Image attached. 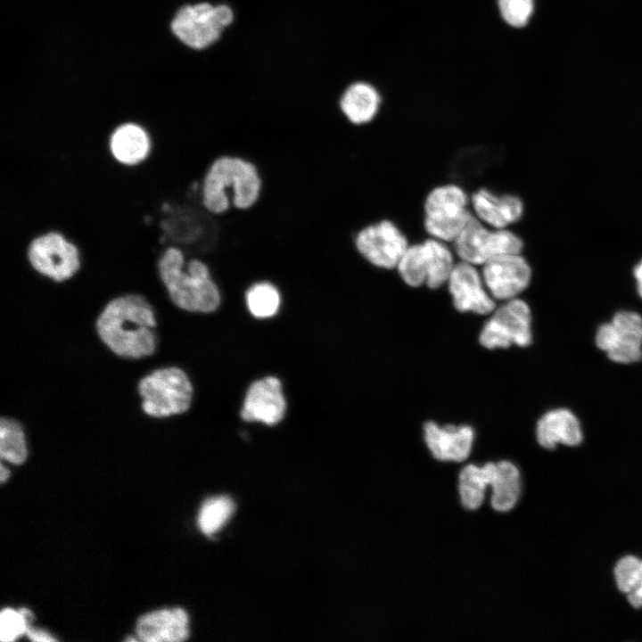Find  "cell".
Returning <instances> with one entry per match:
<instances>
[{
    "mask_svg": "<svg viewBox=\"0 0 642 642\" xmlns=\"http://www.w3.org/2000/svg\"><path fill=\"white\" fill-rule=\"evenodd\" d=\"M95 329L102 343L117 357L139 360L157 350L156 313L142 292L113 295L96 317Z\"/></svg>",
    "mask_w": 642,
    "mask_h": 642,
    "instance_id": "cell-1",
    "label": "cell"
},
{
    "mask_svg": "<svg viewBox=\"0 0 642 642\" xmlns=\"http://www.w3.org/2000/svg\"><path fill=\"white\" fill-rule=\"evenodd\" d=\"M157 271L165 294L180 309L210 313L219 306L218 284L202 259H185L180 249L169 246L159 258Z\"/></svg>",
    "mask_w": 642,
    "mask_h": 642,
    "instance_id": "cell-2",
    "label": "cell"
},
{
    "mask_svg": "<svg viewBox=\"0 0 642 642\" xmlns=\"http://www.w3.org/2000/svg\"><path fill=\"white\" fill-rule=\"evenodd\" d=\"M261 188V176L253 162L223 155L210 164L204 176L202 203L214 214L226 211L231 204L246 210L256 203Z\"/></svg>",
    "mask_w": 642,
    "mask_h": 642,
    "instance_id": "cell-3",
    "label": "cell"
},
{
    "mask_svg": "<svg viewBox=\"0 0 642 642\" xmlns=\"http://www.w3.org/2000/svg\"><path fill=\"white\" fill-rule=\"evenodd\" d=\"M421 205L424 232L450 244L473 217L470 194L457 183L433 185L425 193Z\"/></svg>",
    "mask_w": 642,
    "mask_h": 642,
    "instance_id": "cell-4",
    "label": "cell"
},
{
    "mask_svg": "<svg viewBox=\"0 0 642 642\" xmlns=\"http://www.w3.org/2000/svg\"><path fill=\"white\" fill-rule=\"evenodd\" d=\"M136 391L142 411L154 419L185 413L193 394L189 376L177 366H161L147 373L138 381Z\"/></svg>",
    "mask_w": 642,
    "mask_h": 642,
    "instance_id": "cell-5",
    "label": "cell"
},
{
    "mask_svg": "<svg viewBox=\"0 0 642 642\" xmlns=\"http://www.w3.org/2000/svg\"><path fill=\"white\" fill-rule=\"evenodd\" d=\"M449 244L429 236L410 243L396 268L401 280L413 288L425 285L436 290L447 284L457 263Z\"/></svg>",
    "mask_w": 642,
    "mask_h": 642,
    "instance_id": "cell-6",
    "label": "cell"
},
{
    "mask_svg": "<svg viewBox=\"0 0 642 642\" xmlns=\"http://www.w3.org/2000/svg\"><path fill=\"white\" fill-rule=\"evenodd\" d=\"M235 20V10L228 4L202 2L181 7L173 18L171 29L188 47L203 50L219 42Z\"/></svg>",
    "mask_w": 642,
    "mask_h": 642,
    "instance_id": "cell-7",
    "label": "cell"
},
{
    "mask_svg": "<svg viewBox=\"0 0 642 642\" xmlns=\"http://www.w3.org/2000/svg\"><path fill=\"white\" fill-rule=\"evenodd\" d=\"M451 247L458 260L478 267L497 256L522 253L524 243L514 231L490 227L473 215Z\"/></svg>",
    "mask_w": 642,
    "mask_h": 642,
    "instance_id": "cell-8",
    "label": "cell"
},
{
    "mask_svg": "<svg viewBox=\"0 0 642 642\" xmlns=\"http://www.w3.org/2000/svg\"><path fill=\"white\" fill-rule=\"evenodd\" d=\"M28 259L40 276L62 284L73 278L81 267L77 245L56 231L35 237L28 247Z\"/></svg>",
    "mask_w": 642,
    "mask_h": 642,
    "instance_id": "cell-9",
    "label": "cell"
},
{
    "mask_svg": "<svg viewBox=\"0 0 642 642\" xmlns=\"http://www.w3.org/2000/svg\"><path fill=\"white\" fill-rule=\"evenodd\" d=\"M358 254L373 268L396 269L409 245L407 234L391 218H383L360 228L354 239Z\"/></svg>",
    "mask_w": 642,
    "mask_h": 642,
    "instance_id": "cell-10",
    "label": "cell"
},
{
    "mask_svg": "<svg viewBox=\"0 0 642 642\" xmlns=\"http://www.w3.org/2000/svg\"><path fill=\"white\" fill-rule=\"evenodd\" d=\"M532 341L531 312L527 302L514 298L504 301L484 324L479 342L486 349L526 347Z\"/></svg>",
    "mask_w": 642,
    "mask_h": 642,
    "instance_id": "cell-11",
    "label": "cell"
},
{
    "mask_svg": "<svg viewBox=\"0 0 642 642\" xmlns=\"http://www.w3.org/2000/svg\"><path fill=\"white\" fill-rule=\"evenodd\" d=\"M596 344L617 363L630 364L642 357V317L629 310L617 312L597 331Z\"/></svg>",
    "mask_w": 642,
    "mask_h": 642,
    "instance_id": "cell-12",
    "label": "cell"
},
{
    "mask_svg": "<svg viewBox=\"0 0 642 642\" xmlns=\"http://www.w3.org/2000/svg\"><path fill=\"white\" fill-rule=\"evenodd\" d=\"M481 273L490 295L496 300L518 298L529 286L532 271L522 253L497 256L482 266Z\"/></svg>",
    "mask_w": 642,
    "mask_h": 642,
    "instance_id": "cell-13",
    "label": "cell"
},
{
    "mask_svg": "<svg viewBox=\"0 0 642 642\" xmlns=\"http://www.w3.org/2000/svg\"><path fill=\"white\" fill-rule=\"evenodd\" d=\"M454 307L461 312L488 315L497 308L477 266L457 260L447 283Z\"/></svg>",
    "mask_w": 642,
    "mask_h": 642,
    "instance_id": "cell-14",
    "label": "cell"
},
{
    "mask_svg": "<svg viewBox=\"0 0 642 642\" xmlns=\"http://www.w3.org/2000/svg\"><path fill=\"white\" fill-rule=\"evenodd\" d=\"M473 215L492 228H508L523 216L524 204L516 194L497 193L481 186L470 194Z\"/></svg>",
    "mask_w": 642,
    "mask_h": 642,
    "instance_id": "cell-15",
    "label": "cell"
},
{
    "mask_svg": "<svg viewBox=\"0 0 642 642\" xmlns=\"http://www.w3.org/2000/svg\"><path fill=\"white\" fill-rule=\"evenodd\" d=\"M285 410L281 382L276 377L268 376L255 381L249 387L241 417L247 422L274 425L284 418Z\"/></svg>",
    "mask_w": 642,
    "mask_h": 642,
    "instance_id": "cell-16",
    "label": "cell"
},
{
    "mask_svg": "<svg viewBox=\"0 0 642 642\" xmlns=\"http://www.w3.org/2000/svg\"><path fill=\"white\" fill-rule=\"evenodd\" d=\"M474 430L466 424L439 425L429 421L424 425V440L432 457L441 462L461 463L471 455Z\"/></svg>",
    "mask_w": 642,
    "mask_h": 642,
    "instance_id": "cell-17",
    "label": "cell"
},
{
    "mask_svg": "<svg viewBox=\"0 0 642 642\" xmlns=\"http://www.w3.org/2000/svg\"><path fill=\"white\" fill-rule=\"evenodd\" d=\"M145 642H180L189 636L188 617L181 608L162 609L142 615L136 628Z\"/></svg>",
    "mask_w": 642,
    "mask_h": 642,
    "instance_id": "cell-18",
    "label": "cell"
},
{
    "mask_svg": "<svg viewBox=\"0 0 642 642\" xmlns=\"http://www.w3.org/2000/svg\"><path fill=\"white\" fill-rule=\"evenodd\" d=\"M536 439L546 449H554L558 445L577 447L583 440V432L579 419L571 410L556 408L538 421Z\"/></svg>",
    "mask_w": 642,
    "mask_h": 642,
    "instance_id": "cell-19",
    "label": "cell"
},
{
    "mask_svg": "<svg viewBox=\"0 0 642 642\" xmlns=\"http://www.w3.org/2000/svg\"><path fill=\"white\" fill-rule=\"evenodd\" d=\"M381 103L380 94L374 86L355 81L344 88L339 99V107L350 123L365 126L377 118Z\"/></svg>",
    "mask_w": 642,
    "mask_h": 642,
    "instance_id": "cell-20",
    "label": "cell"
},
{
    "mask_svg": "<svg viewBox=\"0 0 642 642\" xmlns=\"http://www.w3.org/2000/svg\"><path fill=\"white\" fill-rule=\"evenodd\" d=\"M151 146L148 132L134 122L118 126L110 137V149L113 157L125 165L142 162L150 153Z\"/></svg>",
    "mask_w": 642,
    "mask_h": 642,
    "instance_id": "cell-21",
    "label": "cell"
},
{
    "mask_svg": "<svg viewBox=\"0 0 642 642\" xmlns=\"http://www.w3.org/2000/svg\"><path fill=\"white\" fill-rule=\"evenodd\" d=\"M496 471L497 462L493 461L482 465L467 464L461 469L457 478V491L465 509L475 511L482 506Z\"/></svg>",
    "mask_w": 642,
    "mask_h": 642,
    "instance_id": "cell-22",
    "label": "cell"
},
{
    "mask_svg": "<svg viewBox=\"0 0 642 642\" xmlns=\"http://www.w3.org/2000/svg\"><path fill=\"white\" fill-rule=\"evenodd\" d=\"M490 506L498 513L514 509L521 499L523 478L519 467L509 460L497 462V471L490 484Z\"/></svg>",
    "mask_w": 642,
    "mask_h": 642,
    "instance_id": "cell-23",
    "label": "cell"
},
{
    "mask_svg": "<svg viewBox=\"0 0 642 642\" xmlns=\"http://www.w3.org/2000/svg\"><path fill=\"white\" fill-rule=\"evenodd\" d=\"M617 591L634 610H642V556L629 553L620 556L613 567Z\"/></svg>",
    "mask_w": 642,
    "mask_h": 642,
    "instance_id": "cell-24",
    "label": "cell"
},
{
    "mask_svg": "<svg viewBox=\"0 0 642 642\" xmlns=\"http://www.w3.org/2000/svg\"><path fill=\"white\" fill-rule=\"evenodd\" d=\"M0 457L13 465H21L28 457L26 434L21 423L11 416L0 420Z\"/></svg>",
    "mask_w": 642,
    "mask_h": 642,
    "instance_id": "cell-25",
    "label": "cell"
},
{
    "mask_svg": "<svg viewBox=\"0 0 642 642\" xmlns=\"http://www.w3.org/2000/svg\"><path fill=\"white\" fill-rule=\"evenodd\" d=\"M249 311L258 318H268L276 314L281 303L278 287L270 280L253 282L245 291Z\"/></svg>",
    "mask_w": 642,
    "mask_h": 642,
    "instance_id": "cell-26",
    "label": "cell"
},
{
    "mask_svg": "<svg viewBox=\"0 0 642 642\" xmlns=\"http://www.w3.org/2000/svg\"><path fill=\"white\" fill-rule=\"evenodd\" d=\"M235 509L228 497H215L205 501L198 517L201 531L210 535L220 530L228 521Z\"/></svg>",
    "mask_w": 642,
    "mask_h": 642,
    "instance_id": "cell-27",
    "label": "cell"
},
{
    "mask_svg": "<svg viewBox=\"0 0 642 642\" xmlns=\"http://www.w3.org/2000/svg\"><path fill=\"white\" fill-rule=\"evenodd\" d=\"M503 19L513 27H523L533 12V0H498Z\"/></svg>",
    "mask_w": 642,
    "mask_h": 642,
    "instance_id": "cell-28",
    "label": "cell"
},
{
    "mask_svg": "<svg viewBox=\"0 0 642 642\" xmlns=\"http://www.w3.org/2000/svg\"><path fill=\"white\" fill-rule=\"evenodd\" d=\"M29 621L22 613L12 608H4L0 613V639L11 642L25 634Z\"/></svg>",
    "mask_w": 642,
    "mask_h": 642,
    "instance_id": "cell-29",
    "label": "cell"
},
{
    "mask_svg": "<svg viewBox=\"0 0 642 642\" xmlns=\"http://www.w3.org/2000/svg\"><path fill=\"white\" fill-rule=\"evenodd\" d=\"M25 634L29 638L37 642L56 641V639L53 638L48 632L41 630L33 629L32 627H30V624L28 625Z\"/></svg>",
    "mask_w": 642,
    "mask_h": 642,
    "instance_id": "cell-30",
    "label": "cell"
},
{
    "mask_svg": "<svg viewBox=\"0 0 642 642\" xmlns=\"http://www.w3.org/2000/svg\"><path fill=\"white\" fill-rule=\"evenodd\" d=\"M634 275L637 281L638 292L642 298V260L635 268Z\"/></svg>",
    "mask_w": 642,
    "mask_h": 642,
    "instance_id": "cell-31",
    "label": "cell"
},
{
    "mask_svg": "<svg viewBox=\"0 0 642 642\" xmlns=\"http://www.w3.org/2000/svg\"><path fill=\"white\" fill-rule=\"evenodd\" d=\"M10 475V472L6 466L2 463L0 467V481L1 482H4Z\"/></svg>",
    "mask_w": 642,
    "mask_h": 642,
    "instance_id": "cell-32",
    "label": "cell"
}]
</instances>
